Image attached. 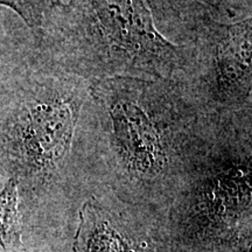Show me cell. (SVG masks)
I'll use <instances>...</instances> for the list:
<instances>
[{"instance_id":"6","label":"cell","mask_w":252,"mask_h":252,"mask_svg":"<svg viewBox=\"0 0 252 252\" xmlns=\"http://www.w3.org/2000/svg\"><path fill=\"white\" fill-rule=\"evenodd\" d=\"M74 252H135L124 234L112 224L108 215L94 201H87L80 210L74 239Z\"/></svg>"},{"instance_id":"7","label":"cell","mask_w":252,"mask_h":252,"mask_svg":"<svg viewBox=\"0 0 252 252\" xmlns=\"http://www.w3.org/2000/svg\"><path fill=\"white\" fill-rule=\"evenodd\" d=\"M18 203V181L9 178L0 190V247L2 252L21 250V222Z\"/></svg>"},{"instance_id":"9","label":"cell","mask_w":252,"mask_h":252,"mask_svg":"<svg viewBox=\"0 0 252 252\" xmlns=\"http://www.w3.org/2000/svg\"><path fill=\"white\" fill-rule=\"evenodd\" d=\"M46 1L48 2V4L52 6L53 8L59 7V6H61V5L64 4V0H46Z\"/></svg>"},{"instance_id":"2","label":"cell","mask_w":252,"mask_h":252,"mask_svg":"<svg viewBox=\"0 0 252 252\" xmlns=\"http://www.w3.org/2000/svg\"><path fill=\"white\" fill-rule=\"evenodd\" d=\"M94 130L131 181H162L189 158L203 117L182 82L128 76L88 87Z\"/></svg>"},{"instance_id":"5","label":"cell","mask_w":252,"mask_h":252,"mask_svg":"<svg viewBox=\"0 0 252 252\" xmlns=\"http://www.w3.org/2000/svg\"><path fill=\"white\" fill-rule=\"evenodd\" d=\"M157 27L189 43L200 30L217 20V0H147Z\"/></svg>"},{"instance_id":"4","label":"cell","mask_w":252,"mask_h":252,"mask_svg":"<svg viewBox=\"0 0 252 252\" xmlns=\"http://www.w3.org/2000/svg\"><path fill=\"white\" fill-rule=\"evenodd\" d=\"M190 64L182 84L201 116L225 118L251 112V18L214 20L188 43Z\"/></svg>"},{"instance_id":"1","label":"cell","mask_w":252,"mask_h":252,"mask_svg":"<svg viewBox=\"0 0 252 252\" xmlns=\"http://www.w3.org/2000/svg\"><path fill=\"white\" fill-rule=\"evenodd\" d=\"M53 9L37 40L65 74L88 83L117 76L181 82L187 74L190 45L162 35L143 0H70Z\"/></svg>"},{"instance_id":"3","label":"cell","mask_w":252,"mask_h":252,"mask_svg":"<svg viewBox=\"0 0 252 252\" xmlns=\"http://www.w3.org/2000/svg\"><path fill=\"white\" fill-rule=\"evenodd\" d=\"M55 70L28 77L0 123V150L11 178L31 189L45 187L59 171L88 98L89 84Z\"/></svg>"},{"instance_id":"8","label":"cell","mask_w":252,"mask_h":252,"mask_svg":"<svg viewBox=\"0 0 252 252\" xmlns=\"http://www.w3.org/2000/svg\"><path fill=\"white\" fill-rule=\"evenodd\" d=\"M0 5L14 11L39 39L45 24V14L33 0H0Z\"/></svg>"}]
</instances>
